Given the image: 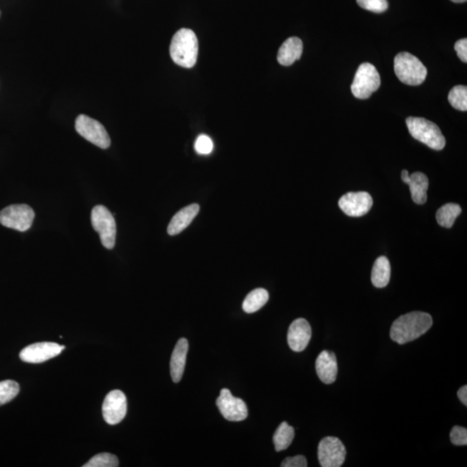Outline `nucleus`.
<instances>
[{
    "label": "nucleus",
    "instance_id": "f257e3e1",
    "mask_svg": "<svg viewBox=\"0 0 467 467\" xmlns=\"http://www.w3.org/2000/svg\"><path fill=\"white\" fill-rule=\"evenodd\" d=\"M432 325L430 315L423 311H412L397 318L390 329L391 340L404 344L418 339L426 333Z\"/></svg>",
    "mask_w": 467,
    "mask_h": 467
},
{
    "label": "nucleus",
    "instance_id": "c85d7f7f",
    "mask_svg": "<svg viewBox=\"0 0 467 467\" xmlns=\"http://www.w3.org/2000/svg\"><path fill=\"white\" fill-rule=\"evenodd\" d=\"M452 443L455 446L467 445V430L466 428L455 426L452 429L450 434Z\"/></svg>",
    "mask_w": 467,
    "mask_h": 467
},
{
    "label": "nucleus",
    "instance_id": "f3484780",
    "mask_svg": "<svg viewBox=\"0 0 467 467\" xmlns=\"http://www.w3.org/2000/svg\"><path fill=\"white\" fill-rule=\"evenodd\" d=\"M188 350L187 340L180 339L178 341L170 363V377L174 382H180L183 378Z\"/></svg>",
    "mask_w": 467,
    "mask_h": 467
},
{
    "label": "nucleus",
    "instance_id": "7c9ffc66",
    "mask_svg": "<svg viewBox=\"0 0 467 467\" xmlns=\"http://www.w3.org/2000/svg\"><path fill=\"white\" fill-rule=\"evenodd\" d=\"M455 51L457 52V55L462 61V62H467V39H462L456 42V44L454 45Z\"/></svg>",
    "mask_w": 467,
    "mask_h": 467
},
{
    "label": "nucleus",
    "instance_id": "473e14b6",
    "mask_svg": "<svg viewBox=\"0 0 467 467\" xmlns=\"http://www.w3.org/2000/svg\"><path fill=\"white\" fill-rule=\"evenodd\" d=\"M451 1L454 3H464L466 2V0H451Z\"/></svg>",
    "mask_w": 467,
    "mask_h": 467
},
{
    "label": "nucleus",
    "instance_id": "0eeeda50",
    "mask_svg": "<svg viewBox=\"0 0 467 467\" xmlns=\"http://www.w3.org/2000/svg\"><path fill=\"white\" fill-rule=\"evenodd\" d=\"M35 213L27 204H13L0 211V223L20 232L27 231L32 225Z\"/></svg>",
    "mask_w": 467,
    "mask_h": 467
},
{
    "label": "nucleus",
    "instance_id": "6ab92c4d",
    "mask_svg": "<svg viewBox=\"0 0 467 467\" xmlns=\"http://www.w3.org/2000/svg\"><path fill=\"white\" fill-rule=\"evenodd\" d=\"M302 52V41L296 37H289L280 46L277 59L282 66H290L301 58Z\"/></svg>",
    "mask_w": 467,
    "mask_h": 467
},
{
    "label": "nucleus",
    "instance_id": "9d476101",
    "mask_svg": "<svg viewBox=\"0 0 467 467\" xmlns=\"http://www.w3.org/2000/svg\"><path fill=\"white\" fill-rule=\"evenodd\" d=\"M216 406L224 418L230 421H242L248 417V407L240 398L233 397L230 390L223 389L220 392Z\"/></svg>",
    "mask_w": 467,
    "mask_h": 467
},
{
    "label": "nucleus",
    "instance_id": "a878e982",
    "mask_svg": "<svg viewBox=\"0 0 467 467\" xmlns=\"http://www.w3.org/2000/svg\"><path fill=\"white\" fill-rule=\"evenodd\" d=\"M119 466V461L116 455L102 453L96 455L89 459L83 467H117Z\"/></svg>",
    "mask_w": 467,
    "mask_h": 467
},
{
    "label": "nucleus",
    "instance_id": "6e6552de",
    "mask_svg": "<svg viewBox=\"0 0 467 467\" xmlns=\"http://www.w3.org/2000/svg\"><path fill=\"white\" fill-rule=\"evenodd\" d=\"M75 130L83 138L101 149H107L111 144L104 125L89 116L81 115L77 118Z\"/></svg>",
    "mask_w": 467,
    "mask_h": 467
},
{
    "label": "nucleus",
    "instance_id": "1a4fd4ad",
    "mask_svg": "<svg viewBox=\"0 0 467 467\" xmlns=\"http://www.w3.org/2000/svg\"><path fill=\"white\" fill-rule=\"evenodd\" d=\"M318 456L323 467H340L347 457V449L339 438L328 436L318 445Z\"/></svg>",
    "mask_w": 467,
    "mask_h": 467
},
{
    "label": "nucleus",
    "instance_id": "2f4dec72",
    "mask_svg": "<svg viewBox=\"0 0 467 467\" xmlns=\"http://www.w3.org/2000/svg\"><path fill=\"white\" fill-rule=\"evenodd\" d=\"M459 399L461 401L462 404L467 406V386H463L458 391Z\"/></svg>",
    "mask_w": 467,
    "mask_h": 467
},
{
    "label": "nucleus",
    "instance_id": "20e7f679",
    "mask_svg": "<svg viewBox=\"0 0 467 467\" xmlns=\"http://www.w3.org/2000/svg\"><path fill=\"white\" fill-rule=\"evenodd\" d=\"M410 135L428 147L436 151L446 146L445 137L437 125L424 118L409 117L406 120Z\"/></svg>",
    "mask_w": 467,
    "mask_h": 467
},
{
    "label": "nucleus",
    "instance_id": "f8f14e48",
    "mask_svg": "<svg viewBox=\"0 0 467 467\" xmlns=\"http://www.w3.org/2000/svg\"><path fill=\"white\" fill-rule=\"evenodd\" d=\"M66 347L52 342H43L28 345L20 352V358L25 363H40L61 354Z\"/></svg>",
    "mask_w": 467,
    "mask_h": 467
},
{
    "label": "nucleus",
    "instance_id": "c756f323",
    "mask_svg": "<svg viewBox=\"0 0 467 467\" xmlns=\"http://www.w3.org/2000/svg\"><path fill=\"white\" fill-rule=\"evenodd\" d=\"M280 466L282 467H306L307 461L303 455H297V456L285 459Z\"/></svg>",
    "mask_w": 467,
    "mask_h": 467
},
{
    "label": "nucleus",
    "instance_id": "423d86ee",
    "mask_svg": "<svg viewBox=\"0 0 467 467\" xmlns=\"http://www.w3.org/2000/svg\"><path fill=\"white\" fill-rule=\"evenodd\" d=\"M94 230L100 235L102 245L112 249L116 245V223L115 218L104 205H97L91 213Z\"/></svg>",
    "mask_w": 467,
    "mask_h": 467
},
{
    "label": "nucleus",
    "instance_id": "cd10ccee",
    "mask_svg": "<svg viewBox=\"0 0 467 467\" xmlns=\"http://www.w3.org/2000/svg\"><path fill=\"white\" fill-rule=\"evenodd\" d=\"M214 144L210 137L202 135L197 137L195 142V150L201 155H208L213 151Z\"/></svg>",
    "mask_w": 467,
    "mask_h": 467
},
{
    "label": "nucleus",
    "instance_id": "4468645a",
    "mask_svg": "<svg viewBox=\"0 0 467 467\" xmlns=\"http://www.w3.org/2000/svg\"><path fill=\"white\" fill-rule=\"evenodd\" d=\"M311 337V328L305 318H297L288 329L287 343L292 351L301 352L307 347Z\"/></svg>",
    "mask_w": 467,
    "mask_h": 467
},
{
    "label": "nucleus",
    "instance_id": "393cba45",
    "mask_svg": "<svg viewBox=\"0 0 467 467\" xmlns=\"http://www.w3.org/2000/svg\"><path fill=\"white\" fill-rule=\"evenodd\" d=\"M20 385L13 380L0 382V406L8 404L20 393Z\"/></svg>",
    "mask_w": 467,
    "mask_h": 467
},
{
    "label": "nucleus",
    "instance_id": "412c9836",
    "mask_svg": "<svg viewBox=\"0 0 467 467\" xmlns=\"http://www.w3.org/2000/svg\"><path fill=\"white\" fill-rule=\"evenodd\" d=\"M268 292L264 288H256L246 296L242 309L247 313H254L259 311L268 301Z\"/></svg>",
    "mask_w": 467,
    "mask_h": 467
},
{
    "label": "nucleus",
    "instance_id": "2eb2a0df",
    "mask_svg": "<svg viewBox=\"0 0 467 467\" xmlns=\"http://www.w3.org/2000/svg\"><path fill=\"white\" fill-rule=\"evenodd\" d=\"M401 180L409 185L413 202L420 205L427 202L429 181L424 173H415L409 175L408 170H404L401 172Z\"/></svg>",
    "mask_w": 467,
    "mask_h": 467
},
{
    "label": "nucleus",
    "instance_id": "f03ea898",
    "mask_svg": "<svg viewBox=\"0 0 467 467\" xmlns=\"http://www.w3.org/2000/svg\"><path fill=\"white\" fill-rule=\"evenodd\" d=\"M199 54V41L196 34L189 29L178 30L170 45V55L178 66L192 68Z\"/></svg>",
    "mask_w": 467,
    "mask_h": 467
},
{
    "label": "nucleus",
    "instance_id": "a211bd4d",
    "mask_svg": "<svg viewBox=\"0 0 467 467\" xmlns=\"http://www.w3.org/2000/svg\"><path fill=\"white\" fill-rule=\"evenodd\" d=\"M200 206L199 204H193L188 205L173 216L167 229L170 235H176L182 232L192 223L193 220L199 214Z\"/></svg>",
    "mask_w": 467,
    "mask_h": 467
},
{
    "label": "nucleus",
    "instance_id": "aec40b11",
    "mask_svg": "<svg viewBox=\"0 0 467 467\" xmlns=\"http://www.w3.org/2000/svg\"><path fill=\"white\" fill-rule=\"evenodd\" d=\"M391 268L388 258L381 256L375 260L372 268L371 282L375 287H385L390 280Z\"/></svg>",
    "mask_w": 467,
    "mask_h": 467
},
{
    "label": "nucleus",
    "instance_id": "ddd939ff",
    "mask_svg": "<svg viewBox=\"0 0 467 467\" xmlns=\"http://www.w3.org/2000/svg\"><path fill=\"white\" fill-rule=\"evenodd\" d=\"M340 208L349 216L359 218L366 215L373 205V199L366 192H349L342 196L339 201Z\"/></svg>",
    "mask_w": 467,
    "mask_h": 467
},
{
    "label": "nucleus",
    "instance_id": "4be33fe9",
    "mask_svg": "<svg viewBox=\"0 0 467 467\" xmlns=\"http://www.w3.org/2000/svg\"><path fill=\"white\" fill-rule=\"evenodd\" d=\"M294 428L284 421L276 429L275 435H273V440L275 450L280 452L287 449L290 447L292 440H294Z\"/></svg>",
    "mask_w": 467,
    "mask_h": 467
},
{
    "label": "nucleus",
    "instance_id": "39448f33",
    "mask_svg": "<svg viewBox=\"0 0 467 467\" xmlns=\"http://www.w3.org/2000/svg\"><path fill=\"white\" fill-rule=\"evenodd\" d=\"M381 85V77L377 68L371 63L361 64L356 72L354 81L351 85V92L356 98L364 100L371 97Z\"/></svg>",
    "mask_w": 467,
    "mask_h": 467
},
{
    "label": "nucleus",
    "instance_id": "5701e85b",
    "mask_svg": "<svg viewBox=\"0 0 467 467\" xmlns=\"http://www.w3.org/2000/svg\"><path fill=\"white\" fill-rule=\"evenodd\" d=\"M461 213V208L456 204H447L440 207L436 213V220L440 226L444 228L453 227L455 220Z\"/></svg>",
    "mask_w": 467,
    "mask_h": 467
},
{
    "label": "nucleus",
    "instance_id": "b1692460",
    "mask_svg": "<svg viewBox=\"0 0 467 467\" xmlns=\"http://www.w3.org/2000/svg\"><path fill=\"white\" fill-rule=\"evenodd\" d=\"M448 101L455 109L459 111L467 110V88L466 86L459 85L454 87L448 94Z\"/></svg>",
    "mask_w": 467,
    "mask_h": 467
},
{
    "label": "nucleus",
    "instance_id": "dca6fc26",
    "mask_svg": "<svg viewBox=\"0 0 467 467\" xmlns=\"http://www.w3.org/2000/svg\"><path fill=\"white\" fill-rule=\"evenodd\" d=\"M318 377L325 385H331L336 381L337 375V361L333 352L324 351L316 360Z\"/></svg>",
    "mask_w": 467,
    "mask_h": 467
},
{
    "label": "nucleus",
    "instance_id": "bb28decb",
    "mask_svg": "<svg viewBox=\"0 0 467 467\" xmlns=\"http://www.w3.org/2000/svg\"><path fill=\"white\" fill-rule=\"evenodd\" d=\"M356 3L363 9L375 13H383L389 7V3L387 0H356Z\"/></svg>",
    "mask_w": 467,
    "mask_h": 467
},
{
    "label": "nucleus",
    "instance_id": "7ed1b4c3",
    "mask_svg": "<svg viewBox=\"0 0 467 467\" xmlns=\"http://www.w3.org/2000/svg\"><path fill=\"white\" fill-rule=\"evenodd\" d=\"M394 70L398 79L409 86L421 85L428 75L427 68L409 52H401L394 58Z\"/></svg>",
    "mask_w": 467,
    "mask_h": 467
},
{
    "label": "nucleus",
    "instance_id": "9b49d317",
    "mask_svg": "<svg viewBox=\"0 0 467 467\" xmlns=\"http://www.w3.org/2000/svg\"><path fill=\"white\" fill-rule=\"evenodd\" d=\"M127 401L123 391L116 390L109 392L102 405L104 418L109 425L121 423L127 415Z\"/></svg>",
    "mask_w": 467,
    "mask_h": 467
}]
</instances>
